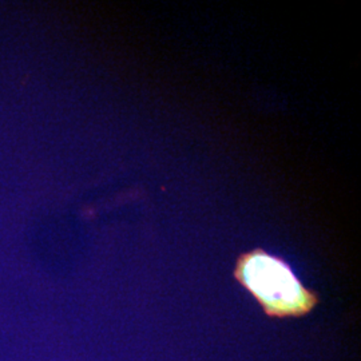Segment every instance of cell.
Listing matches in <instances>:
<instances>
[{
	"label": "cell",
	"instance_id": "obj_1",
	"mask_svg": "<svg viewBox=\"0 0 361 361\" xmlns=\"http://www.w3.org/2000/svg\"><path fill=\"white\" fill-rule=\"evenodd\" d=\"M233 277L269 319H300L320 304L319 293L304 285L284 258L262 247L241 253Z\"/></svg>",
	"mask_w": 361,
	"mask_h": 361
}]
</instances>
